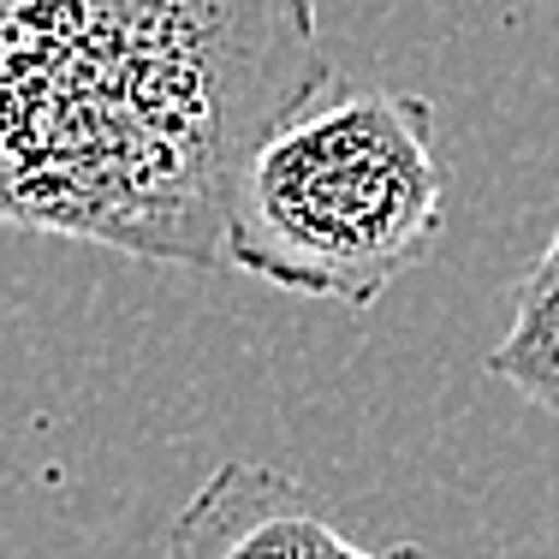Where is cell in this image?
<instances>
[{
  "mask_svg": "<svg viewBox=\"0 0 559 559\" xmlns=\"http://www.w3.org/2000/svg\"><path fill=\"white\" fill-rule=\"evenodd\" d=\"M167 559H435L423 542L369 548L316 506L298 476L226 459L167 524Z\"/></svg>",
  "mask_w": 559,
  "mask_h": 559,
  "instance_id": "cell-3",
  "label": "cell"
},
{
  "mask_svg": "<svg viewBox=\"0 0 559 559\" xmlns=\"http://www.w3.org/2000/svg\"><path fill=\"white\" fill-rule=\"evenodd\" d=\"M334 84L316 0H0V226L226 269L238 173Z\"/></svg>",
  "mask_w": 559,
  "mask_h": 559,
  "instance_id": "cell-1",
  "label": "cell"
},
{
  "mask_svg": "<svg viewBox=\"0 0 559 559\" xmlns=\"http://www.w3.org/2000/svg\"><path fill=\"white\" fill-rule=\"evenodd\" d=\"M488 376L506 381L518 399L559 417V191H554V233L548 250L530 262L512 292V322L488 352Z\"/></svg>",
  "mask_w": 559,
  "mask_h": 559,
  "instance_id": "cell-4",
  "label": "cell"
},
{
  "mask_svg": "<svg viewBox=\"0 0 559 559\" xmlns=\"http://www.w3.org/2000/svg\"><path fill=\"white\" fill-rule=\"evenodd\" d=\"M447 179L435 102L411 90H322L280 119L226 203V269L292 298L369 310L435 257Z\"/></svg>",
  "mask_w": 559,
  "mask_h": 559,
  "instance_id": "cell-2",
  "label": "cell"
}]
</instances>
